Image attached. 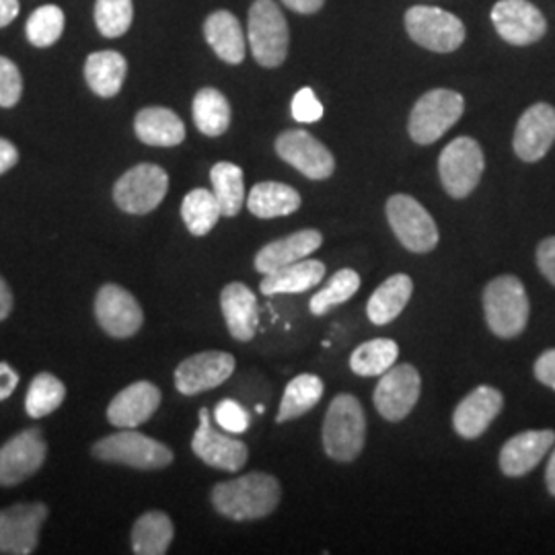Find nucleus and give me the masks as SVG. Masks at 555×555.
<instances>
[{"instance_id":"nucleus-11","label":"nucleus","mask_w":555,"mask_h":555,"mask_svg":"<svg viewBox=\"0 0 555 555\" xmlns=\"http://www.w3.org/2000/svg\"><path fill=\"white\" fill-rule=\"evenodd\" d=\"M46 518L48 506L43 502L15 504L0 511V554H34Z\"/></svg>"},{"instance_id":"nucleus-43","label":"nucleus","mask_w":555,"mask_h":555,"mask_svg":"<svg viewBox=\"0 0 555 555\" xmlns=\"http://www.w3.org/2000/svg\"><path fill=\"white\" fill-rule=\"evenodd\" d=\"M293 118L302 124H313L323 118V105L319 103L313 89H300L293 100Z\"/></svg>"},{"instance_id":"nucleus-21","label":"nucleus","mask_w":555,"mask_h":555,"mask_svg":"<svg viewBox=\"0 0 555 555\" xmlns=\"http://www.w3.org/2000/svg\"><path fill=\"white\" fill-rule=\"evenodd\" d=\"M554 447V430H525L504 442L498 459L500 469L506 477L527 476Z\"/></svg>"},{"instance_id":"nucleus-49","label":"nucleus","mask_w":555,"mask_h":555,"mask_svg":"<svg viewBox=\"0 0 555 555\" xmlns=\"http://www.w3.org/2000/svg\"><path fill=\"white\" fill-rule=\"evenodd\" d=\"M20 15V0H0V29Z\"/></svg>"},{"instance_id":"nucleus-36","label":"nucleus","mask_w":555,"mask_h":555,"mask_svg":"<svg viewBox=\"0 0 555 555\" xmlns=\"http://www.w3.org/2000/svg\"><path fill=\"white\" fill-rule=\"evenodd\" d=\"M212 179V192L219 199L222 217H237L245 204V181H243V169L235 163H217L210 169Z\"/></svg>"},{"instance_id":"nucleus-20","label":"nucleus","mask_w":555,"mask_h":555,"mask_svg":"<svg viewBox=\"0 0 555 555\" xmlns=\"http://www.w3.org/2000/svg\"><path fill=\"white\" fill-rule=\"evenodd\" d=\"M504 408V396L496 387L479 385L467 397L461 399L453 414V426L459 437L474 440L479 438L496 420Z\"/></svg>"},{"instance_id":"nucleus-35","label":"nucleus","mask_w":555,"mask_h":555,"mask_svg":"<svg viewBox=\"0 0 555 555\" xmlns=\"http://www.w3.org/2000/svg\"><path fill=\"white\" fill-rule=\"evenodd\" d=\"M222 217L219 199L215 192H208L204 188L192 190L181 202V219L185 222L188 231L194 237L208 235Z\"/></svg>"},{"instance_id":"nucleus-44","label":"nucleus","mask_w":555,"mask_h":555,"mask_svg":"<svg viewBox=\"0 0 555 555\" xmlns=\"http://www.w3.org/2000/svg\"><path fill=\"white\" fill-rule=\"evenodd\" d=\"M537 268L555 286V237L543 238L537 247Z\"/></svg>"},{"instance_id":"nucleus-31","label":"nucleus","mask_w":555,"mask_h":555,"mask_svg":"<svg viewBox=\"0 0 555 555\" xmlns=\"http://www.w3.org/2000/svg\"><path fill=\"white\" fill-rule=\"evenodd\" d=\"M173 522L171 518L160 513L151 511L140 516L132 529V550L139 555L167 554L171 541H173Z\"/></svg>"},{"instance_id":"nucleus-48","label":"nucleus","mask_w":555,"mask_h":555,"mask_svg":"<svg viewBox=\"0 0 555 555\" xmlns=\"http://www.w3.org/2000/svg\"><path fill=\"white\" fill-rule=\"evenodd\" d=\"M291 11L300 15H313L325 4V0H282Z\"/></svg>"},{"instance_id":"nucleus-8","label":"nucleus","mask_w":555,"mask_h":555,"mask_svg":"<svg viewBox=\"0 0 555 555\" xmlns=\"http://www.w3.org/2000/svg\"><path fill=\"white\" fill-rule=\"evenodd\" d=\"M167 171L153 163H140L116 181L114 202L118 204L119 210L140 217L153 212L167 196Z\"/></svg>"},{"instance_id":"nucleus-32","label":"nucleus","mask_w":555,"mask_h":555,"mask_svg":"<svg viewBox=\"0 0 555 555\" xmlns=\"http://www.w3.org/2000/svg\"><path fill=\"white\" fill-rule=\"evenodd\" d=\"M194 124L206 137H220L231 126V105L219 89L204 87L194 98Z\"/></svg>"},{"instance_id":"nucleus-50","label":"nucleus","mask_w":555,"mask_h":555,"mask_svg":"<svg viewBox=\"0 0 555 555\" xmlns=\"http://www.w3.org/2000/svg\"><path fill=\"white\" fill-rule=\"evenodd\" d=\"M11 311H13V293L4 282V278L0 276V321L9 318Z\"/></svg>"},{"instance_id":"nucleus-41","label":"nucleus","mask_w":555,"mask_h":555,"mask_svg":"<svg viewBox=\"0 0 555 555\" xmlns=\"http://www.w3.org/2000/svg\"><path fill=\"white\" fill-rule=\"evenodd\" d=\"M23 93V79L15 62L0 56V107H15Z\"/></svg>"},{"instance_id":"nucleus-29","label":"nucleus","mask_w":555,"mask_h":555,"mask_svg":"<svg viewBox=\"0 0 555 555\" xmlns=\"http://www.w3.org/2000/svg\"><path fill=\"white\" fill-rule=\"evenodd\" d=\"M412 293H414V282L408 274L387 278L373 293V297L369 298V305H366L369 319L375 325L391 323L408 307Z\"/></svg>"},{"instance_id":"nucleus-17","label":"nucleus","mask_w":555,"mask_h":555,"mask_svg":"<svg viewBox=\"0 0 555 555\" xmlns=\"http://www.w3.org/2000/svg\"><path fill=\"white\" fill-rule=\"evenodd\" d=\"M235 373V358L219 350L185 358L176 369V387L181 396H198L217 389Z\"/></svg>"},{"instance_id":"nucleus-16","label":"nucleus","mask_w":555,"mask_h":555,"mask_svg":"<svg viewBox=\"0 0 555 555\" xmlns=\"http://www.w3.org/2000/svg\"><path fill=\"white\" fill-rule=\"evenodd\" d=\"M492 23L498 36L513 46H531L547 34V21L529 0H498Z\"/></svg>"},{"instance_id":"nucleus-14","label":"nucleus","mask_w":555,"mask_h":555,"mask_svg":"<svg viewBox=\"0 0 555 555\" xmlns=\"http://www.w3.org/2000/svg\"><path fill=\"white\" fill-rule=\"evenodd\" d=\"M422 391V378L412 364L391 366L380 375L375 389V408L389 422H401L416 408Z\"/></svg>"},{"instance_id":"nucleus-7","label":"nucleus","mask_w":555,"mask_h":555,"mask_svg":"<svg viewBox=\"0 0 555 555\" xmlns=\"http://www.w3.org/2000/svg\"><path fill=\"white\" fill-rule=\"evenodd\" d=\"M483 151L479 142L469 137H459L449 142L438 159V173L442 188L451 198H467L483 176Z\"/></svg>"},{"instance_id":"nucleus-2","label":"nucleus","mask_w":555,"mask_h":555,"mask_svg":"<svg viewBox=\"0 0 555 555\" xmlns=\"http://www.w3.org/2000/svg\"><path fill=\"white\" fill-rule=\"evenodd\" d=\"M483 313L494 336L502 339L520 336L531 313V302L525 284L511 274L488 282L483 291Z\"/></svg>"},{"instance_id":"nucleus-40","label":"nucleus","mask_w":555,"mask_h":555,"mask_svg":"<svg viewBox=\"0 0 555 555\" xmlns=\"http://www.w3.org/2000/svg\"><path fill=\"white\" fill-rule=\"evenodd\" d=\"M134 20L132 0H98L95 23L105 38H121Z\"/></svg>"},{"instance_id":"nucleus-12","label":"nucleus","mask_w":555,"mask_h":555,"mask_svg":"<svg viewBox=\"0 0 555 555\" xmlns=\"http://www.w3.org/2000/svg\"><path fill=\"white\" fill-rule=\"evenodd\" d=\"M48 456V444L40 428L23 430L0 447V486H20L36 476Z\"/></svg>"},{"instance_id":"nucleus-1","label":"nucleus","mask_w":555,"mask_h":555,"mask_svg":"<svg viewBox=\"0 0 555 555\" xmlns=\"http://www.w3.org/2000/svg\"><path fill=\"white\" fill-rule=\"evenodd\" d=\"M282 488L276 477L254 472L222 481L212 488V504L220 515L233 520H258L272 515L280 504Z\"/></svg>"},{"instance_id":"nucleus-25","label":"nucleus","mask_w":555,"mask_h":555,"mask_svg":"<svg viewBox=\"0 0 555 555\" xmlns=\"http://www.w3.org/2000/svg\"><path fill=\"white\" fill-rule=\"evenodd\" d=\"M325 278V263L319 259H300L297 263L284 266L270 274H263L259 284L261 295H298L313 288Z\"/></svg>"},{"instance_id":"nucleus-5","label":"nucleus","mask_w":555,"mask_h":555,"mask_svg":"<svg viewBox=\"0 0 555 555\" xmlns=\"http://www.w3.org/2000/svg\"><path fill=\"white\" fill-rule=\"evenodd\" d=\"M291 31L274 0H256L249 9V46L259 66L276 68L288 56Z\"/></svg>"},{"instance_id":"nucleus-19","label":"nucleus","mask_w":555,"mask_h":555,"mask_svg":"<svg viewBox=\"0 0 555 555\" xmlns=\"http://www.w3.org/2000/svg\"><path fill=\"white\" fill-rule=\"evenodd\" d=\"M555 142V107L550 103L531 105L516 124V157L525 163L543 159Z\"/></svg>"},{"instance_id":"nucleus-47","label":"nucleus","mask_w":555,"mask_h":555,"mask_svg":"<svg viewBox=\"0 0 555 555\" xmlns=\"http://www.w3.org/2000/svg\"><path fill=\"white\" fill-rule=\"evenodd\" d=\"M20 160V151L13 142L7 139H0V176L7 173L9 169H13Z\"/></svg>"},{"instance_id":"nucleus-38","label":"nucleus","mask_w":555,"mask_h":555,"mask_svg":"<svg viewBox=\"0 0 555 555\" xmlns=\"http://www.w3.org/2000/svg\"><path fill=\"white\" fill-rule=\"evenodd\" d=\"M358 288H360V274L350 268H344L330 278V282L319 293H315V297L311 298V302H309V309L313 315L321 318L332 307L354 297Z\"/></svg>"},{"instance_id":"nucleus-4","label":"nucleus","mask_w":555,"mask_h":555,"mask_svg":"<svg viewBox=\"0 0 555 555\" xmlns=\"http://www.w3.org/2000/svg\"><path fill=\"white\" fill-rule=\"evenodd\" d=\"M93 455L105 463H118L144 472L165 469L173 463V453L167 444L140 433H132V428H124V433L101 438L100 442L93 444Z\"/></svg>"},{"instance_id":"nucleus-27","label":"nucleus","mask_w":555,"mask_h":555,"mask_svg":"<svg viewBox=\"0 0 555 555\" xmlns=\"http://www.w3.org/2000/svg\"><path fill=\"white\" fill-rule=\"evenodd\" d=\"M204 36L220 60L229 64H241L245 59V34L233 13H212L204 23Z\"/></svg>"},{"instance_id":"nucleus-51","label":"nucleus","mask_w":555,"mask_h":555,"mask_svg":"<svg viewBox=\"0 0 555 555\" xmlns=\"http://www.w3.org/2000/svg\"><path fill=\"white\" fill-rule=\"evenodd\" d=\"M545 483H547L550 494L555 498V447L552 449V456H550V463L545 469Z\"/></svg>"},{"instance_id":"nucleus-30","label":"nucleus","mask_w":555,"mask_h":555,"mask_svg":"<svg viewBox=\"0 0 555 555\" xmlns=\"http://www.w3.org/2000/svg\"><path fill=\"white\" fill-rule=\"evenodd\" d=\"M128 62L114 50H103L91 54L85 62V79L91 91L103 100L116 98L126 79Z\"/></svg>"},{"instance_id":"nucleus-9","label":"nucleus","mask_w":555,"mask_h":555,"mask_svg":"<svg viewBox=\"0 0 555 555\" xmlns=\"http://www.w3.org/2000/svg\"><path fill=\"white\" fill-rule=\"evenodd\" d=\"M405 29L417 46L438 54L455 52L465 41L463 21L437 7H412L405 13Z\"/></svg>"},{"instance_id":"nucleus-39","label":"nucleus","mask_w":555,"mask_h":555,"mask_svg":"<svg viewBox=\"0 0 555 555\" xmlns=\"http://www.w3.org/2000/svg\"><path fill=\"white\" fill-rule=\"evenodd\" d=\"M64 31V13L56 4H46L27 20V40L36 48H50Z\"/></svg>"},{"instance_id":"nucleus-15","label":"nucleus","mask_w":555,"mask_h":555,"mask_svg":"<svg viewBox=\"0 0 555 555\" xmlns=\"http://www.w3.org/2000/svg\"><path fill=\"white\" fill-rule=\"evenodd\" d=\"M95 318L107 336L132 337L144 321L139 300L119 284H103L95 297Z\"/></svg>"},{"instance_id":"nucleus-6","label":"nucleus","mask_w":555,"mask_h":555,"mask_svg":"<svg viewBox=\"0 0 555 555\" xmlns=\"http://www.w3.org/2000/svg\"><path fill=\"white\" fill-rule=\"evenodd\" d=\"M465 112L463 95L451 89H435L417 100L410 116V137L426 146L447 134Z\"/></svg>"},{"instance_id":"nucleus-3","label":"nucleus","mask_w":555,"mask_h":555,"mask_svg":"<svg viewBox=\"0 0 555 555\" xmlns=\"http://www.w3.org/2000/svg\"><path fill=\"white\" fill-rule=\"evenodd\" d=\"M366 440V417L357 397L339 393L323 422V449L339 463L354 461Z\"/></svg>"},{"instance_id":"nucleus-46","label":"nucleus","mask_w":555,"mask_h":555,"mask_svg":"<svg viewBox=\"0 0 555 555\" xmlns=\"http://www.w3.org/2000/svg\"><path fill=\"white\" fill-rule=\"evenodd\" d=\"M17 385H20L17 371H15L11 364L0 362V401H4V399H9V397L13 396L15 389H17Z\"/></svg>"},{"instance_id":"nucleus-18","label":"nucleus","mask_w":555,"mask_h":555,"mask_svg":"<svg viewBox=\"0 0 555 555\" xmlns=\"http://www.w3.org/2000/svg\"><path fill=\"white\" fill-rule=\"evenodd\" d=\"M199 426L196 435L192 438V451L202 459L206 465L222 469V472H231L235 474L249 456V449L245 442H241L237 438L220 435L212 428L210 422V412L206 408L199 410Z\"/></svg>"},{"instance_id":"nucleus-33","label":"nucleus","mask_w":555,"mask_h":555,"mask_svg":"<svg viewBox=\"0 0 555 555\" xmlns=\"http://www.w3.org/2000/svg\"><path fill=\"white\" fill-rule=\"evenodd\" d=\"M323 380L318 375H298L286 385V391L282 396V403L278 410L276 422H288V420H297L305 416L307 412H311L321 397H323Z\"/></svg>"},{"instance_id":"nucleus-24","label":"nucleus","mask_w":555,"mask_h":555,"mask_svg":"<svg viewBox=\"0 0 555 555\" xmlns=\"http://www.w3.org/2000/svg\"><path fill=\"white\" fill-rule=\"evenodd\" d=\"M323 243V235L315 229H302L288 237L278 238L263 245L256 256V270L259 274H270L284 266L297 263L318 251Z\"/></svg>"},{"instance_id":"nucleus-28","label":"nucleus","mask_w":555,"mask_h":555,"mask_svg":"<svg viewBox=\"0 0 555 555\" xmlns=\"http://www.w3.org/2000/svg\"><path fill=\"white\" fill-rule=\"evenodd\" d=\"M247 208L258 219H280L297 212L300 208V196L295 188L286 183L261 181L251 188Z\"/></svg>"},{"instance_id":"nucleus-22","label":"nucleus","mask_w":555,"mask_h":555,"mask_svg":"<svg viewBox=\"0 0 555 555\" xmlns=\"http://www.w3.org/2000/svg\"><path fill=\"white\" fill-rule=\"evenodd\" d=\"M160 389L151 380H139L121 389L107 408V420L116 428H137L159 410Z\"/></svg>"},{"instance_id":"nucleus-34","label":"nucleus","mask_w":555,"mask_h":555,"mask_svg":"<svg viewBox=\"0 0 555 555\" xmlns=\"http://www.w3.org/2000/svg\"><path fill=\"white\" fill-rule=\"evenodd\" d=\"M399 346L393 339L377 337L360 344L350 357V369L358 377H380L396 366Z\"/></svg>"},{"instance_id":"nucleus-26","label":"nucleus","mask_w":555,"mask_h":555,"mask_svg":"<svg viewBox=\"0 0 555 555\" xmlns=\"http://www.w3.org/2000/svg\"><path fill=\"white\" fill-rule=\"evenodd\" d=\"M134 132L149 146H178L185 140V126L167 107H144L134 119Z\"/></svg>"},{"instance_id":"nucleus-37","label":"nucleus","mask_w":555,"mask_h":555,"mask_svg":"<svg viewBox=\"0 0 555 555\" xmlns=\"http://www.w3.org/2000/svg\"><path fill=\"white\" fill-rule=\"evenodd\" d=\"M66 387L59 377L50 373H40L29 383L27 397H25V410L31 417L50 416L64 403Z\"/></svg>"},{"instance_id":"nucleus-45","label":"nucleus","mask_w":555,"mask_h":555,"mask_svg":"<svg viewBox=\"0 0 555 555\" xmlns=\"http://www.w3.org/2000/svg\"><path fill=\"white\" fill-rule=\"evenodd\" d=\"M533 373H535V378L541 385H545V387L555 391V348L545 350L541 357L537 358Z\"/></svg>"},{"instance_id":"nucleus-10","label":"nucleus","mask_w":555,"mask_h":555,"mask_svg":"<svg viewBox=\"0 0 555 555\" xmlns=\"http://www.w3.org/2000/svg\"><path fill=\"white\" fill-rule=\"evenodd\" d=\"M385 210L393 233L408 251L428 254L437 247V222L416 198L396 194L387 199Z\"/></svg>"},{"instance_id":"nucleus-13","label":"nucleus","mask_w":555,"mask_h":555,"mask_svg":"<svg viewBox=\"0 0 555 555\" xmlns=\"http://www.w3.org/2000/svg\"><path fill=\"white\" fill-rule=\"evenodd\" d=\"M278 157L293 165L305 178L321 181L332 178L336 159L332 151L305 130H286L276 139Z\"/></svg>"},{"instance_id":"nucleus-23","label":"nucleus","mask_w":555,"mask_h":555,"mask_svg":"<svg viewBox=\"0 0 555 555\" xmlns=\"http://www.w3.org/2000/svg\"><path fill=\"white\" fill-rule=\"evenodd\" d=\"M220 309L231 336L238 341L256 337L259 323L258 298L243 282H231L220 293Z\"/></svg>"},{"instance_id":"nucleus-42","label":"nucleus","mask_w":555,"mask_h":555,"mask_svg":"<svg viewBox=\"0 0 555 555\" xmlns=\"http://www.w3.org/2000/svg\"><path fill=\"white\" fill-rule=\"evenodd\" d=\"M215 417H217L220 428H224L227 433H233V435H241L249 428L247 410L233 399H222L215 410Z\"/></svg>"}]
</instances>
